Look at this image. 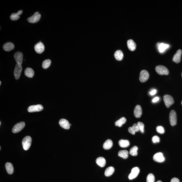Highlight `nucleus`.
<instances>
[{
    "instance_id": "c756f323",
    "label": "nucleus",
    "mask_w": 182,
    "mask_h": 182,
    "mask_svg": "<svg viewBox=\"0 0 182 182\" xmlns=\"http://www.w3.org/2000/svg\"><path fill=\"white\" fill-rule=\"evenodd\" d=\"M138 150V147L136 146H133L130 149L129 151V153L130 155L133 156H136L138 155L137 151Z\"/></svg>"
},
{
    "instance_id": "f03ea898",
    "label": "nucleus",
    "mask_w": 182,
    "mask_h": 182,
    "mask_svg": "<svg viewBox=\"0 0 182 182\" xmlns=\"http://www.w3.org/2000/svg\"><path fill=\"white\" fill-rule=\"evenodd\" d=\"M156 71L158 74L160 75H168L169 71L165 66L163 65L157 66L155 68Z\"/></svg>"
},
{
    "instance_id": "0eeeda50",
    "label": "nucleus",
    "mask_w": 182,
    "mask_h": 182,
    "mask_svg": "<svg viewBox=\"0 0 182 182\" xmlns=\"http://www.w3.org/2000/svg\"><path fill=\"white\" fill-rule=\"evenodd\" d=\"M25 126L24 122H21L15 125L12 129V132L14 133H18L23 129Z\"/></svg>"
},
{
    "instance_id": "f3484780",
    "label": "nucleus",
    "mask_w": 182,
    "mask_h": 182,
    "mask_svg": "<svg viewBox=\"0 0 182 182\" xmlns=\"http://www.w3.org/2000/svg\"><path fill=\"white\" fill-rule=\"evenodd\" d=\"M3 48L4 51H10L14 49L15 46L13 43L9 42L4 44L3 46Z\"/></svg>"
},
{
    "instance_id": "20e7f679",
    "label": "nucleus",
    "mask_w": 182,
    "mask_h": 182,
    "mask_svg": "<svg viewBox=\"0 0 182 182\" xmlns=\"http://www.w3.org/2000/svg\"><path fill=\"white\" fill-rule=\"evenodd\" d=\"M163 100L165 105L167 108H169L174 103L173 98L170 95H164L163 96Z\"/></svg>"
},
{
    "instance_id": "cd10ccee",
    "label": "nucleus",
    "mask_w": 182,
    "mask_h": 182,
    "mask_svg": "<svg viewBox=\"0 0 182 182\" xmlns=\"http://www.w3.org/2000/svg\"><path fill=\"white\" fill-rule=\"evenodd\" d=\"M114 168L113 167H109L106 169L105 175L107 177L111 176L114 173Z\"/></svg>"
},
{
    "instance_id": "a878e982",
    "label": "nucleus",
    "mask_w": 182,
    "mask_h": 182,
    "mask_svg": "<svg viewBox=\"0 0 182 182\" xmlns=\"http://www.w3.org/2000/svg\"><path fill=\"white\" fill-rule=\"evenodd\" d=\"M119 144L120 146L122 148L128 147L130 144L129 141L127 140L123 139L120 140L119 141Z\"/></svg>"
},
{
    "instance_id": "4468645a",
    "label": "nucleus",
    "mask_w": 182,
    "mask_h": 182,
    "mask_svg": "<svg viewBox=\"0 0 182 182\" xmlns=\"http://www.w3.org/2000/svg\"><path fill=\"white\" fill-rule=\"evenodd\" d=\"M59 124L64 129H68L70 128V124L69 122L65 119H62L60 120L59 121Z\"/></svg>"
},
{
    "instance_id": "dca6fc26",
    "label": "nucleus",
    "mask_w": 182,
    "mask_h": 182,
    "mask_svg": "<svg viewBox=\"0 0 182 182\" xmlns=\"http://www.w3.org/2000/svg\"><path fill=\"white\" fill-rule=\"evenodd\" d=\"M134 113V116L136 118H140L142 114V109L140 106L137 105L135 107Z\"/></svg>"
},
{
    "instance_id": "393cba45",
    "label": "nucleus",
    "mask_w": 182,
    "mask_h": 182,
    "mask_svg": "<svg viewBox=\"0 0 182 182\" xmlns=\"http://www.w3.org/2000/svg\"><path fill=\"white\" fill-rule=\"evenodd\" d=\"M158 45L159 52L161 53L163 52L166 50L169 47V45L164 44L163 43H159Z\"/></svg>"
},
{
    "instance_id": "412c9836",
    "label": "nucleus",
    "mask_w": 182,
    "mask_h": 182,
    "mask_svg": "<svg viewBox=\"0 0 182 182\" xmlns=\"http://www.w3.org/2000/svg\"><path fill=\"white\" fill-rule=\"evenodd\" d=\"M115 59L118 61H121L123 58V54L121 50H118L115 52L114 54Z\"/></svg>"
},
{
    "instance_id": "bb28decb",
    "label": "nucleus",
    "mask_w": 182,
    "mask_h": 182,
    "mask_svg": "<svg viewBox=\"0 0 182 182\" xmlns=\"http://www.w3.org/2000/svg\"><path fill=\"white\" fill-rule=\"evenodd\" d=\"M118 155L124 159H126L128 157V152L127 150H120L118 153Z\"/></svg>"
},
{
    "instance_id": "a19ab883",
    "label": "nucleus",
    "mask_w": 182,
    "mask_h": 182,
    "mask_svg": "<svg viewBox=\"0 0 182 182\" xmlns=\"http://www.w3.org/2000/svg\"><path fill=\"white\" fill-rule=\"evenodd\" d=\"M157 182H162L161 181H157Z\"/></svg>"
},
{
    "instance_id": "a18cd8bd",
    "label": "nucleus",
    "mask_w": 182,
    "mask_h": 182,
    "mask_svg": "<svg viewBox=\"0 0 182 182\" xmlns=\"http://www.w3.org/2000/svg\"><path fill=\"white\" fill-rule=\"evenodd\" d=\"M181 104H182V102H181Z\"/></svg>"
},
{
    "instance_id": "9b49d317",
    "label": "nucleus",
    "mask_w": 182,
    "mask_h": 182,
    "mask_svg": "<svg viewBox=\"0 0 182 182\" xmlns=\"http://www.w3.org/2000/svg\"><path fill=\"white\" fill-rule=\"evenodd\" d=\"M140 169L138 167H135L132 169L131 170V173L128 176V179L129 180H133L138 176L139 173Z\"/></svg>"
},
{
    "instance_id": "7c9ffc66",
    "label": "nucleus",
    "mask_w": 182,
    "mask_h": 182,
    "mask_svg": "<svg viewBox=\"0 0 182 182\" xmlns=\"http://www.w3.org/2000/svg\"><path fill=\"white\" fill-rule=\"evenodd\" d=\"M51 61L49 59L45 60L43 62L42 67L44 69H46L48 68L51 64Z\"/></svg>"
},
{
    "instance_id": "49530a36",
    "label": "nucleus",
    "mask_w": 182,
    "mask_h": 182,
    "mask_svg": "<svg viewBox=\"0 0 182 182\" xmlns=\"http://www.w3.org/2000/svg\"></svg>"
},
{
    "instance_id": "6e6552de",
    "label": "nucleus",
    "mask_w": 182,
    "mask_h": 182,
    "mask_svg": "<svg viewBox=\"0 0 182 182\" xmlns=\"http://www.w3.org/2000/svg\"><path fill=\"white\" fill-rule=\"evenodd\" d=\"M43 109V107L41 105H34L31 106H29L28 108V112H40V111H42Z\"/></svg>"
},
{
    "instance_id": "4be33fe9",
    "label": "nucleus",
    "mask_w": 182,
    "mask_h": 182,
    "mask_svg": "<svg viewBox=\"0 0 182 182\" xmlns=\"http://www.w3.org/2000/svg\"><path fill=\"white\" fill-rule=\"evenodd\" d=\"M113 144V142L110 139H108L104 143L103 147L104 149L108 150L112 147Z\"/></svg>"
},
{
    "instance_id": "37998d69",
    "label": "nucleus",
    "mask_w": 182,
    "mask_h": 182,
    "mask_svg": "<svg viewBox=\"0 0 182 182\" xmlns=\"http://www.w3.org/2000/svg\"><path fill=\"white\" fill-rule=\"evenodd\" d=\"M1 122H0V125H1Z\"/></svg>"
},
{
    "instance_id": "6ab92c4d",
    "label": "nucleus",
    "mask_w": 182,
    "mask_h": 182,
    "mask_svg": "<svg viewBox=\"0 0 182 182\" xmlns=\"http://www.w3.org/2000/svg\"><path fill=\"white\" fill-rule=\"evenodd\" d=\"M96 162L99 166L103 167L105 166L106 164V161L104 158L100 157L96 159Z\"/></svg>"
},
{
    "instance_id": "2f4dec72",
    "label": "nucleus",
    "mask_w": 182,
    "mask_h": 182,
    "mask_svg": "<svg viewBox=\"0 0 182 182\" xmlns=\"http://www.w3.org/2000/svg\"><path fill=\"white\" fill-rule=\"evenodd\" d=\"M155 178L154 175L152 173L148 175L146 179V182H154Z\"/></svg>"
},
{
    "instance_id": "72a5a7b5",
    "label": "nucleus",
    "mask_w": 182,
    "mask_h": 182,
    "mask_svg": "<svg viewBox=\"0 0 182 182\" xmlns=\"http://www.w3.org/2000/svg\"><path fill=\"white\" fill-rule=\"evenodd\" d=\"M156 130L158 133L161 134H163L165 132L164 127L161 126H158L156 127Z\"/></svg>"
},
{
    "instance_id": "79ce46f5",
    "label": "nucleus",
    "mask_w": 182,
    "mask_h": 182,
    "mask_svg": "<svg viewBox=\"0 0 182 182\" xmlns=\"http://www.w3.org/2000/svg\"><path fill=\"white\" fill-rule=\"evenodd\" d=\"M1 81H0V85H1Z\"/></svg>"
},
{
    "instance_id": "a211bd4d",
    "label": "nucleus",
    "mask_w": 182,
    "mask_h": 182,
    "mask_svg": "<svg viewBox=\"0 0 182 182\" xmlns=\"http://www.w3.org/2000/svg\"><path fill=\"white\" fill-rule=\"evenodd\" d=\"M127 46L128 49L131 51H134L136 49V44L132 40H129L127 41Z\"/></svg>"
},
{
    "instance_id": "5701e85b",
    "label": "nucleus",
    "mask_w": 182,
    "mask_h": 182,
    "mask_svg": "<svg viewBox=\"0 0 182 182\" xmlns=\"http://www.w3.org/2000/svg\"><path fill=\"white\" fill-rule=\"evenodd\" d=\"M25 75L27 77H28V78H32L34 76V71L31 68L28 67L25 70Z\"/></svg>"
},
{
    "instance_id": "ddd939ff",
    "label": "nucleus",
    "mask_w": 182,
    "mask_h": 182,
    "mask_svg": "<svg viewBox=\"0 0 182 182\" xmlns=\"http://www.w3.org/2000/svg\"><path fill=\"white\" fill-rule=\"evenodd\" d=\"M14 59L17 64L21 65L23 60V54L20 52H16L14 56Z\"/></svg>"
},
{
    "instance_id": "c9c22d12",
    "label": "nucleus",
    "mask_w": 182,
    "mask_h": 182,
    "mask_svg": "<svg viewBox=\"0 0 182 182\" xmlns=\"http://www.w3.org/2000/svg\"><path fill=\"white\" fill-rule=\"evenodd\" d=\"M131 127H132L133 130H134V131H135V133L137 132H138V131H140L137 125V124H134Z\"/></svg>"
},
{
    "instance_id": "473e14b6",
    "label": "nucleus",
    "mask_w": 182,
    "mask_h": 182,
    "mask_svg": "<svg viewBox=\"0 0 182 182\" xmlns=\"http://www.w3.org/2000/svg\"><path fill=\"white\" fill-rule=\"evenodd\" d=\"M137 124L139 130L141 131V133H144V124L141 122H137Z\"/></svg>"
},
{
    "instance_id": "c03bdc74",
    "label": "nucleus",
    "mask_w": 182,
    "mask_h": 182,
    "mask_svg": "<svg viewBox=\"0 0 182 182\" xmlns=\"http://www.w3.org/2000/svg\"><path fill=\"white\" fill-rule=\"evenodd\" d=\"M1 147H0V150H1Z\"/></svg>"
},
{
    "instance_id": "39448f33",
    "label": "nucleus",
    "mask_w": 182,
    "mask_h": 182,
    "mask_svg": "<svg viewBox=\"0 0 182 182\" xmlns=\"http://www.w3.org/2000/svg\"><path fill=\"white\" fill-rule=\"evenodd\" d=\"M169 121L171 125L173 126L176 125L177 123V115L174 110H171L170 113Z\"/></svg>"
},
{
    "instance_id": "c85d7f7f",
    "label": "nucleus",
    "mask_w": 182,
    "mask_h": 182,
    "mask_svg": "<svg viewBox=\"0 0 182 182\" xmlns=\"http://www.w3.org/2000/svg\"><path fill=\"white\" fill-rule=\"evenodd\" d=\"M126 120L124 117H122L119 119L118 121H116L115 122V125L116 126H118L121 127L123 124H124L126 122Z\"/></svg>"
},
{
    "instance_id": "1a4fd4ad",
    "label": "nucleus",
    "mask_w": 182,
    "mask_h": 182,
    "mask_svg": "<svg viewBox=\"0 0 182 182\" xmlns=\"http://www.w3.org/2000/svg\"><path fill=\"white\" fill-rule=\"evenodd\" d=\"M22 67L21 65L17 64L14 71V75L16 80L18 79L20 76Z\"/></svg>"
},
{
    "instance_id": "423d86ee",
    "label": "nucleus",
    "mask_w": 182,
    "mask_h": 182,
    "mask_svg": "<svg viewBox=\"0 0 182 182\" xmlns=\"http://www.w3.org/2000/svg\"><path fill=\"white\" fill-rule=\"evenodd\" d=\"M149 74L147 70H143L141 71L140 74L139 80L142 83L146 81L149 78Z\"/></svg>"
},
{
    "instance_id": "aec40b11",
    "label": "nucleus",
    "mask_w": 182,
    "mask_h": 182,
    "mask_svg": "<svg viewBox=\"0 0 182 182\" xmlns=\"http://www.w3.org/2000/svg\"><path fill=\"white\" fill-rule=\"evenodd\" d=\"M22 10H19L17 13H13L11 14V16H10V19L13 21H17L20 18V15H21L22 14Z\"/></svg>"
},
{
    "instance_id": "ea45409f",
    "label": "nucleus",
    "mask_w": 182,
    "mask_h": 182,
    "mask_svg": "<svg viewBox=\"0 0 182 182\" xmlns=\"http://www.w3.org/2000/svg\"><path fill=\"white\" fill-rule=\"evenodd\" d=\"M159 98L158 97H156L152 100V102L153 103H156L159 101Z\"/></svg>"
},
{
    "instance_id": "f704fd0d",
    "label": "nucleus",
    "mask_w": 182,
    "mask_h": 182,
    "mask_svg": "<svg viewBox=\"0 0 182 182\" xmlns=\"http://www.w3.org/2000/svg\"><path fill=\"white\" fill-rule=\"evenodd\" d=\"M152 141L154 143H159L160 141V138L157 136H154L152 137Z\"/></svg>"
},
{
    "instance_id": "e433bc0d",
    "label": "nucleus",
    "mask_w": 182,
    "mask_h": 182,
    "mask_svg": "<svg viewBox=\"0 0 182 182\" xmlns=\"http://www.w3.org/2000/svg\"><path fill=\"white\" fill-rule=\"evenodd\" d=\"M128 131L129 133L132 134V135H135V132L134 131V130H133V129L131 127H129V128H128Z\"/></svg>"
},
{
    "instance_id": "9d476101",
    "label": "nucleus",
    "mask_w": 182,
    "mask_h": 182,
    "mask_svg": "<svg viewBox=\"0 0 182 182\" xmlns=\"http://www.w3.org/2000/svg\"><path fill=\"white\" fill-rule=\"evenodd\" d=\"M35 51L37 53L39 54H41L44 52L45 50V46L43 43L40 41L39 42L36 44L35 46Z\"/></svg>"
},
{
    "instance_id": "f8f14e48",
    "label": "nucleus",
    "mask_w": 182,
    "mask_h": 182,
    "mask_svg": "<svg viewBox=\"0 0 182 182\" xmlns=\"http://www.w3.org/2000/svg\"><path fill=\"white\" fill-rule=\"evenodd\" d=\"M153 160L154 161L157 162L162 163L165 161V158L162 153L161 152H158L153 156Z\"/></svg>"
},
{
    "instance_id": "58836bf2",
    "label": "nucleus",
    "mask_w": 182,
    "mask_h": 182,
    "mask_svg": "<svg viewBox=\"0 0 182 182\" xmlns=\"http://www.w3.org/2000/svg\"><path fill=\"white\" fill-rule=\"evenodd\" d=\"M157 90H156V89H153V90H152V91H150V95H151V96H153V95H154L156 94V93H157Z\"/></svg>"
},
{
    "instance_id": "4c0bfd02",
    "label": "nucleus",
    "mask_w": 182,
    "mask_h": 182,
    "mask_svg": "<svg viewBox=\"0 0 182 182\" xmlns=\"http://www.w3.org/2000/svg\"><path fill=\"white\" fill-rule=\"evenodd\" d=\"M171 182H180V180L178 178H174L171 180Z\"/></svg>"
},
{
    "instance_id": "f257e3e1",
    "label": "nucleus",
    "mask_w": 182,
    "mask_h": 182,
    "mask_svg": "<svg viewBox=\"0 0 182 182\" xmlns=\"http://www.w3.org/2000/svg\"><path fill=\"white\" fill-rule=\"evenodd\" d=\"M31 142L32 139L29 136H26L23 139L22 144L24 150H27L29 149L31 145Z\"/></svg>"
},
{
    "instance_id": "7ed1b4c3",
    "label": "nucleus",
    "mask_w": 182,
    "mask_h": 182,
    "mask_svg": "<svg viewBox=\"0 0 182 182\" xmlns=\"http://www.w3.org/2000/svg\"><path fill=\"white\" fill-rule=\"evenodd\" d=\"M41 18V14L38 12H36L32 16L28 18L27 21L30 23H36L39 21Z\"/></svg>"
},
{
    "instance_id": "b1692460",
    "label": "nucleus",
    "mask_w": 182,
    "mask_h": 182,
    "mask_svg": "<svg viewBox=\"0 0 182 182\" xmlns=\"http://www.w3.org/2000/svg\"><path fill=\"white\" fill-rule=\"evenodd\" d=\"M5 168L7 173L9 174H12L14 172V168L11 163H7L5 164Z\"/></svg>"
},
{
    "instance_id": "2eb2a0df",
    "label": "nucleus",
    "mask_w": 182,
    "mask_h": 182,
    "mask_svg": "<svg viewBox=\"0 0 182 182\" xmlns=\"http://www.w3.org/2000/svg\"><path fill=\"white\" fill-rule=\"evenodd\" d=\"M182 51L181 49L178 50L174 55L173 58V61L176 63H179L181 61Z\"/></svg>"
}]
</instances>
